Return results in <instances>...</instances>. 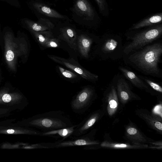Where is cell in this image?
<instances>
[{
    "label": "cell",
    "instance_id": "24",
    "mask_svg": "<svg viewBox=\"0 0 162 162\" xmlns=\"http://www.w3.org/2000/svg\"><path fill=\"white\" fill-rule=\"evenodd\" d=\"M58 68L62 75L66 78L69 79H73L76 78L77 76L75 74L60 66L58 67Z\"/></svg>",
    "mask_w": 162,
    "mask_h": 162
},
{
    "label": "cell",
    "instance_id": "19",
    "mask_svg": "<svg viewBox=\"0 0 162 162\" xmlns=\"http://www.w3.org/2000/svg\"><path fill=\"white\" fill-rule=\"evenodd\" d=\"M103 147L117 149H130L145 148L148 147L147 145L142 144L118 143L108 141L103 142L101 145Z\"/></svg>",
    "mask_w": 162,
    "mask_h": 162
},
{
    "label": "cell",
    "instance_id": "5",
    "mask_svg": "<svg viewBox=\"0 0 162 162\" xmlns=\"http://www.w3.org/2000/svg\"><path fill=\"white\" fill-rule=\"evenodd\" d=\"M94 94L92 88L89 87L83 88L71 101L72 110L77 113H84L92 102Z\"/></svg>",
    "mask_w": 162,
    "mask_h": 162
},
{
    "label": "cell",
    "instance_id": "2",
    "mask_svg": "<svg viewBox=\"0 0 162 162\" xmlns=\"http://www.w3.org/2000/svg\"><path fill=\"white\" fill-rule=\"evenodd\" d=\"M30 124L45 132L66 128L74 125L62 111H51L38 115L31 119Z\"/></svg>",
    "mask_w": 162,
    "mask_h": 162
},
{
    "label": "cell",
    "instance_id": "8",
    "mask_svg": "<svg viewBox=\"0 0 162 162\" xmlns=\"http://www.w3.org/2000/svg\"><path fill=\"white\" fill-rule=\"evenodd\" d=\"M98 112H96L89 115L81 123L76 125L73 135L76 137L86 134L95 124L100 117Z\"/></svg>",
    "mask_w": 162,
    "mask_h": 162
},
{
    "label": "cell",
    "instance_id": "4",
    "mask_svg": "<svg viewBox=\"0 0 162 162\" xmlns=\"http://www.w3.org/2000/svg\"><path fill=\"white\" fill-rule=\"evenodd\" d=\"M100 53L103 59L119 58L124 54L122 41L114 38L103 40L100 42Z\"/></svg>",
    "mask_w": 162,
    "mask_h": 162
},
{
    "label": "cell",
    "instance_id": "20",
    "mask_svg": "<svg viewBox=\"0 0 162 162\" xmlns=\"http://www.w3.org/2000/svg\"><path fill=\"white\" fill-rule=\"evenodd\" d=\"M34 7L40 13L48 16L64 19L65 17L56 11L41 3H36L33 4Z\"/></svg>",
    "mask_w": 162,
    "mask_h": 162
},
{
    "label": "cell",
    "instance_id": "6",
    "mask_svg": "<svg viewBox=\"0 0 162 162\" xmlns=\"http://www.w3.org/2000/svg\"><path fill=\"white\" fill-rule=\"evenodd\" d=\"M49 58L55 62L75 71L84 79L89 81L95 82L98 76L81 67L78 63H75L71 60H68L54 55H48Z\"/></svg>",
    "mask_w": 162,
    "mask_h": 162
},
{
    "label": "cell",
    "instance_id": "30",
    "mask_svg": "<svg viewBox=\"0 0 162 162\" xmlns=\"http://www.w3.org/2000/svg\"><path fill=\"white\" fill-rule=\"evenodd\" d=\"M15 132V131L13 130H9L7 131V132L10 134H13Z\"/></svg>",
    "mask_w": 162,
    "mask_h": 162
},
{
    "label": "cell",
    "instance_id": "7",
    "mask_svg": "<svg viewBox=\"0 0 162 162\" xmlns=\"http://www.w3.org/2000/svg\"><path fill=\"white\" fill-rule=\"evenodd\" d=\"M93 132H91L72 140H61L57 141L56 148L74 146H85L98 145L99 142L93 138Z\"/></svg>",
    "mask_w": 162,
    "mask_h": 162
},
{
    "label": "cell",
    "instance_id": "9",
    "mask_svg": "<svg viewBox=\"0 0 162 162\" xmlns=\"http://www.w3.org/2000/svg\"><path fill=\"white\" fill-rule=\"evenodd\" d=\"M74 9L77 14L84 17V19L94 20L95 15L94 11L87 0H77Z\"/></svg>",
    "mask_w": 162,
    "mask_h": 162
},
{
    "label": "cell",
    "instance_id": "22",
    "mask_svg": "<svg viewBox=\"0 0 162 162\" xmlns=\"http://www.w3.org/2000/svg\"><path fill=\"white\" fill-rule=\"evenodd\" d=\"M32 31L39 44L44 47L50 39L53 37L52 33L50 31Z\"/></svg>",
    "mask_w": 162,
    "mask_h": 162
},
{
    "label": "cell",
    "instance_id": "15",
    "mask_svg": "<svg viewBox=\"0 0 162 162\" xmlns=\"http://www.w3.org/2000/svg\"><path fill=\"white\" fill-rule=\"evenodd\" d=\"M61 31L63 39L72 49L77 51L78 50L77 39L75 30L69 27H65L62 29Z\"/></svg>",
    "mask_w": 162,
    "mask_h": 162
},
{
    "label": "cell",
    "instance_id": "21",
    "mask_svg": "<svg viewBox=\"0 0 162 162\" xmlns=\"http://www.w3.org/2000/svg\"><path fill=\"white\" fill-rule=\"evenodd\" d=\"M162 20V13L156 14L136 24L133 26L131 30H137L143 27L161 23Z\"/></svg>",
    "mask_w": 162,
    "mask_h": 162
},
{
    "label": "cell",
    "instance_id": "18",
    "mask_svg": "<svg viewBox=\"0 0 162 162\" xmlns=\"http://www.w3.org/2000/svg\"><path fill=\"white\" fill-rule=\"evenodd\" d=\"M76 125L72 127L45 132H42L43 136H47L56 138H62V140L73 135V134Z\"/></svg>",
    "mask_w": 162,
    "mask_h": 162
},
{
    "label": "cell",
    "instance_id": "25",
    "mask_svg": "<svg viewBox=\"0 0 162 162\" xmlns=\"http://www.w3.org/2000/svg\"><path fill=\"white\" fill-rule=\"evenodd\" d=\"M59 40L53 37L50 39L45 44L44 47L46 48H57L59 46Z\"/></svg>",
    "mask_w": 162,
    "mask_h": 162
},
{
    "label": "cell",
    "instance_id": "3",
    "mask_svg": "<svg viewBox=\"0 0 162 162\" xmlns=\"http://www.w3.org/2000/svg\"><path fill=\"white\" fill-rule=\"evenodd\" d=\"M162 33L161 25L135 35L131 41L123 49L124 55L138 50L159 39Z\"/></svg>",
    "mask_w": 162,
    "mask_h": 162
},
{
    "label": "cell",
    "instance_id": "12",
    "mask_svg": "<svg viewBox=\"0 0 162 162\" xmlns=\"http://www.w3.org/2000/svg\"><path fill=\"white\" fill-rule=\"evenodd\" d=\"M137 115L145 120L150 127L161 133L162 123L161 119L154 116L146 110H140L137 112Z\"/></svg>",
    "mask_w": 162,
    "mask_h": 162
},
{
    "label": "cell",
    "instance_id": "29",
    "mask_svg": "<svg viewBox=\"0 0 162 162\" xmlns=\"http://www.w3.org/2000/svg\"><path fill=\"white\" fill-rule=\"evenodd\" d=\"M161 107H162L161 106V105L160 106L159 105H158L157 106L155 107V109L154 110V111H155L156 113H157V114L160 115V112H159V111H162V108L160 109V108Z\"/></svg>",
    "mask_w": 162,
    "mask_h": 162
},
{
    "label": "cell",
    "instance_id": "17",
    "mask_svg": "<svg viewBox=\"0 0 162 162\" xmlns=\"http://www.w3.org/2000/svg\"><path fill=\"white\" fill-rule=\"evenodd\" d=\"M107 110L110 116L113 115L117 111L118 105V94L114 86L111 87L110 90L107 95Z\"/></svg>",
    "mask_w": 162,
    "mask_h": 162
},
{
    "label": "cell",
    "instance_id": "11",
    "mask_svg": "<svg viewBox=\"0 0 162 162\" xmlns=\"http://www.w3.org/2000/svg\"><path fill=\"white\" fill-rule=\"evenodd\" d=\"M117 89L118 95L121 101L124 104L127 103L135 96L128 83L123 78H119L118 80Z\"/></svg>",
    "mask_w": 162,
    "mask_h": 162
},
{
    "label": "cell",
    "instance_id": "13",
    "mask_svg": "<svg viewBox=\"0 0 162 162\" xmlns=\"http://www.w3.org/2000/svg\"><path fill=\"white\" fill-rule=\"evenodd\" d=\"M119 69L125 77L134 86L141 89L145 90L146 91L149 90V87L145 82L133 72L122 67H119Z\"/></svg>",
    "mask_w": 162,
    "mask_h": 162
},
{
    "label": "cell",
    "instance_id": "14",
    "mask_svg": "<svg viewBox=\"0 0 162 162\" xmlns=\"http://www.w3.org/2000/svg\"><path fill=\"white\" fill-rule=\"evenodd\" d=\"M25 22L30 29L34 31H50L54 27V25L49 20L42 18L37 22L29 20Z\"/></svg>",
    "mask_w": 162,
    "mask_h": 162
},
{
    "label": "cell",
    "instance_id": "10",
    "mask_svg": "<svg viewBox=\"0 0 162 162\" xmlns=\"http://www.w3.org/2000/svg\"><path fill=\"white\" fill-rule=\"evenodd\" d=\"M125 136L127 139L133 144H142L150 143L135 126L129 125L126 127Z\"/></svg>",
    "mask_w": 162,
    "mask_h": 162
},
{
    "label": "cell",
    "instance_id": "1",
    "mask_svg": "<svg viewBox=\"0 0 162 162\" xmlns=\"http://www.w3.org/2000/svg\"><path fill=\"white\" fill-rule=\"evenodd\" d=\"M162 54V44L157 42L148 45L127 55V62L133 67L147 75L161 78L159 67Z\"/></svg>",
    "mask_w": 162,
    "mask_h": 162
},
{
    "label": "cell",
    "instance_id": "26",
    "mask_svg": "<svg viewBox=\"0 0 162 162\" xmlns=\"http://www.w3.org/2000/svg\"><path fill=\"white\" fill-rule=\"evenodd\" d=\"M6 57L8 62L10 63L13 62L15 58L13 52L11 49L8 50L6 52Z\"/></svg>",
    "mask_w": 162,
    "mask_h": 162
},
{
    "label": "cell",
    "instance_id": "28",
    "mask_svg": "<svg viewBox=\"0 0 162 162\" xmlns=\"http://www.w3.org/2000/svg\"><path fill=\"white\" fill-rule=\"evenodd\" d=\"M2 100L4 102L8 103L12 100V97L10 95L6 94L2 96Z\"/></svg>",
    "mask_w": 162,
    "mask_h": 162
},
{
    "label": "cell",
    "instance_id": "23",
    "mask_svg": "<svg viewBox=\"0 0 162 162\" xmlns=\"http://www.w3.org/2000/svg\"><path fill=\"white\" fill-rule=\"evenodd\" d=\"M140 78L155 91L160 93H162V88L159 84L146 78L141 77Z\"/></svg>",
    "mask_w": 162,
    "mask_h": 162
},
{
    "label": "cell",
    "instance_id": "16",
    "mask_svg": "<svg viewBox=\"0 0 162 162\" xmlns=\"http://www.w3.org/2000/svg\"><path fill=\"white\" fill-rule=\"evenodd\" d=\"M93 43L92 39L88 36L82 35L77 40L78 49L81 55L84 58L89 57V53Z\"/></svg>",
    "mask_w": 162,
    "mask_h": 162
},
{
    "label": "cell",
    "instance_id": "27",
    "mask_svg": "<svg viewBox=\"0 0 162 162\" xmlns=\"http://www.w3.org/2000/svg\"><path fill=\"white\" fill-rule=\"evenodd\" d=\"M100 10L101 11H103L105 9V0H95Z\"/></svg>",
    "mask_w": 162,
    "mask_h": 162
}]
</instances>
